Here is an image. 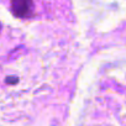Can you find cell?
I'll list each match as a JSON object with an SVG mask.
<instances>
[{"label": "cell", "mask_w": 126, "mask_h": 126, "mask_svg": "<svg viewBox=\"0 0 126 126\" xmlns=\"http://www.w3.org/2000/svg\"><path fill=\"white\" fill-rule=\"evenodd\" d=\"M13 14L19 19H27L33 14V0H10Z\"/></svg>", "instance_id": "obj_1"}, {"label": "cell", "mask_w": 126, "mask_h": 126, "mask_svg": "<svg viewBox=\"0 0 126 126\" xmlns=\"http://www.w3.org/2000/svg\"><path fill=\"white\" fill-rule=\"evenodd\" d=\"M17 80H19V78H16V77H15V79H6L8 83H16Z\"/></svg>", "instance_id": "obj_2"}, {"label": "cell", "mask_w": 126, "mask_h": 126, "mask_svg": "<svg viewBox=\"0 0 126 126\" xmlns=\"http://www.w3.org/2000/svg\"><path fill=\"white\" fill-rule=\"evenodd\" d=\"M0 31H1V24H0Z\"/></svg>", "instance_id": "obj_3"}]
</instances>
